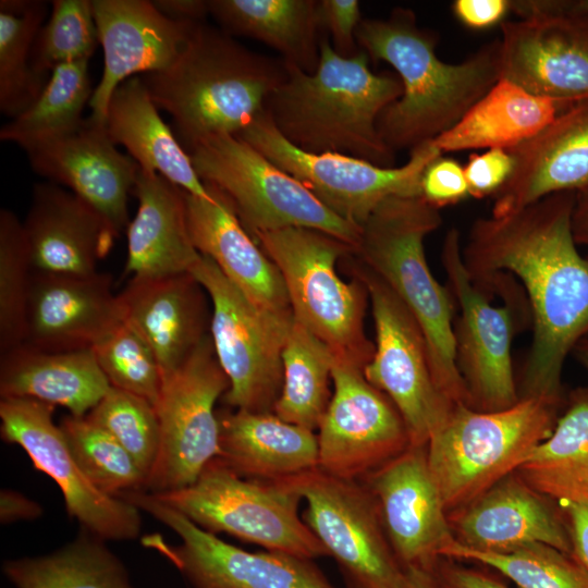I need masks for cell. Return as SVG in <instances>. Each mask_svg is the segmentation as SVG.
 I'll return each instance as SVG.
<instances>
[{
    "mask_svg": "<svg viewBox=\"0 0 588 588\" xmlns=\"http://www.w3.org/2000/svg\"><path fill=\"white\" fill-rule=\"evenodd\" d=\"M448 518L455 541L473 550L505 553L538 542L572 555L562 506L515 471Z\"/></svg>",
    "mask_w": 588,
    "mask_h": 588,
    "instance_id": "cell-24",
    "label": "cell"
},
{
    "mask_svg": "<svg viewBox=\"0 0 588 588\" xmlns=\"http://www.w3.org/2000/svg\"><path fill=\"white\" fill-rule=\"evenodd\" d=\"M561 406L539 397L519 399L495 412L454 403L427 444L429 467L446 513L514 473L552 433Z\"/></svg>",
    "mask_w": 588,
    "mask_h": 588,
    "instance_id": "cell-6",
    "label": "cell"
},
{
    "mask_svg": "<svg viewBox=\"0 0 588 588\" xmlns=\"http://www.w3.org/2000/svg\"><path fill=\"white\" fill-rule=\"evenodd\" d=\"M500 25V78L563 101L588 98V11L578 1H511Z\"/></svg>",
    "mask_w": 588,
    "mask_h": 588,
    "instance_id": "cell-15",
    "label": "cell"
},
{
    "mask_svg": "<svg viewBox=\"0 0 588 588\" xmlns=\"http://www.w3.org/2000/svg\"><path fill=\"white\" fill-rule=\"evenodd\" d=\"M220 460L238 476L274 481L318 468L314 430L274 413L217 409Z\"/></svg>",
    "mask_w": 588,
    "mask_h": 588,
    "instance_id": "cell-30",
    "label": "cell"
},
{
    "mask_svg": "<svg viewBox=\"0 0 588 588\" xmlns=\"http://www.w3.org/2000/svg\"><path fill=\"white\" fill-rule=\"evenodd\" d=\"M573 353L575 354L578 362L588 371V336L584 338L577 343V345L573 350Z\"/></svg>",
    "mask_w": 588,
    "mask_h": 588,
    "instance_id": "cell-56",
    "label": "cell"
},
{
    "mask_svg": "<svg viewBox=\"0 0 588 588\" xmlns=\"http://www.w3.org/2000/svg\"><path fill=\"white\" fill-rule=\"evenodd\" d=\"M572 232L577 245L588 247V186L576 192L572 215Z\"/></svg>",
    "mask_w": 588,
    "mask_h": 588,
    "instance_id": "cell-54",
    "label": "cell"
},
{
    "mask_svg": "<svg viewBox=\"0 0 588 588\" xmlns=\"http://www.w3.org/2000/svg\"><path fill=\"white\" fill-rule=\"evenodd\" d=\"M356 39L370 59L389 63L402 83V96L378 119L379 133L394 152L436 139L500 79L499 39L462 62L446 63L436 52L437 34L420 27L407 8L362 20Z\"/></svg>",
    "mask_w": 588,
    "mask_h": 588,
    "instance_id": "cell-2",
    "label": "cell"
},
{
    "mask_svg": "<svg viewBox=\"0 0 588 588\" xmlns=\"http://www.w3.org/2000/svg\"><path fill=\"white\" fill-rule=\"evenodd\" d=\"M369 60L362 49L343 58L322 38L314 73L285 63L286 77L266 107L277 130L307 152L343 154L392 168L395 152L383 142L378 119L403 87L399 76L372 72Z\"/></svg>",
    "mask_w": 588,
    "mask_h": 588,
    "instance_id": "cell-3",
    "label": "cell"
},
{
    "mask_svg": "<svg viewBox=\"0 0 588 588\" xmlns=\"http://www.w3.org/2000/svg\"><path fill=\"white\" fill-rule=\"evenodd\" d=\"M514 169L493 196L502 217L555 193L588 186V98L562 111L534 137L509 150Z\"/></svg>",
    "mask_w": 588,
    "mask_h": 588,
    "instance_id": "cell-25",
    "label": "cell"
},
{
    "mask_svg": "<svg viewBox=\"0 0 588 588\" xmlns=\"http://www.w3.org/2000/svg\"><path fill=\"white\" fill-rule=\"evenodd\" d=\"M86 417L110 433L132 455L147 479L160 443L159 420L154 404L110 385Z\"/></svg>",
    "mask_w": 588,
    "mask_h": 588,
    "instance_id": "cell-44",
    "label": "cell"
},
{
    "mask_svg": "<svg viewBox=\"0 0 588 588\" xmlns=\"http://www.w3.org/2000/svg\"><path fill=\"white\" fill-rule=\"evenodd\" d=\"M2 569L16 588H133L106 540L85 529L52 553L7 560Z\"/></svg>",
    "mask_w": 588,
    "mask_h": 588,
    "instance_id": "cell-36",
    "label": "cell"
},
{
    "mask_svg": "<svg viewBox=\"0 0 588 588\" xmlns=\"http://www.w3.org/2000/svg\"><path fill=\"white\" fill-rule=\"evenodd\" d=\"M120 498L180 538L174 544L151 534L142 538V544L174 565L192 588H335L314 560L269 550H243L143 490Z\"/></svg>",
    "mask_w": 588,
    "mask_h": 588,
    "instance_id": "cell-14",
    "label": "cell"
},
{
    "mask_svg": "<svg viewBox=\"0 0 588 588\" xmlns=\"http://www.w3.org/2000/svg\"><path fill=\"white\" fill-rule=\"evenodd\" d=\"M91 5L105 65L88 103L89 118L105 124L117 87L130 77L171 65L203 22L168 19L146 0H91Z\"/></svg>",
    "mask_w": 588,
    "mask_h": 588,
    "instance_id": "cell-21",
    "label": "cell"
},
{
    "mask_svg": "<svg viewBox=\"0 0 588 588\" xmlns=\"http://www.w3.org/2000/svg\"><path fill=\"white\" fill-rule=\"evenodd\" d=\"M561 506L569 531L572 556L588 572V501Z\"/></svg>",
    "mask_w": 588,
    "mask_h": 588,
    "instance_id": "cell-51",
    "label": "cell"
},
{
    "mask_svg": "<svg viewBox=\"0 0 588 588\" xmlns=\"http://www.w3.org/2000/svg\"><path fill=\"white\" fill-rule=\"evenodd\" d=\"M93 350L111 387L157 405L162 372L152 348L134 326L125 319Z\"/></svg>",
    "mask_w": 588,
    "mask_h": 588,
    "instance_id": "cell-45",
    "label": "cell"
},
{
    "mask_svg": "<svg viewBox=\"0 0 588 588\" xmlns=\"http://www.w3.org/2000/svg\"><path fill=\"white\" fill-rule=\"evenodd\" d=\"M442 223L439 209L421 196L384 199L362 226L354 256L383 280L419 324L432 376L452 402L468 405L455 363L454 298L432 275L424 240Z\"/></svg>",
    "mask_w": 588,
    "mask_h": 588,
    "instance_id": "cell-5",
    "label": "cell"
},
{
    "mask_svg": "<svg viewBox=\"0 0 588 588\" xmlns=\"http://www.w3.org/2000/svg\"><path fill=\"white\" fill-rule=\"evenodd\" d=\"M207 188L210 198L185 192L187 225L196 249L258 307L293 314L274 262L249 236L228 201L212 187Z\"/></svg>",
    "mask_w": 588,
    "mask_h": 588,
    "instance_id": "cell-28",
    "label": "cell"
},
{
    "mask_svg": "<svg viewBox=\"0 0 588 588\" xmlns=\"http://www.w3.org/2000/svg\"><path fill=\"white\" fill-rule=\"evenodd\" d=\"M575 196L555 193L506 216L478 218L462 248L474 285L499 272L522 282L532 341L517 381L519 399L563 404V365L588 336V257L572 232Z\"/></svg>",
    "mask_w": 588,
    "mask_h": 588,
    "instance_id": "cell-1",
    "label": "cell"
},
{
    "mask_svg": "<svg viewBox=\"0 0 588 588\" xmlns=\"http://www.w3.org/2000/svg\"><path fill=\"white\" fill-rule=\"evenodd\" d=\"M362 481L376 499L401 565L431 567L455 539L429 467L427 445H409Z\"/></svg>",
    "mask_w": 588,
    "mask_h": 588,
    "instance_id": "cell-20",
    "label": "cell"
},
{
    "mask_svg": "<svg viewBox=\"0 0 588 588\" xmlns=\"http://www.w3.org/2000/svg\"><path fill=\"white\" fill-rule=\"evenodd\" d=\"M351 267L368 290L376 330L375 353L364 376L395 405L409 444L426 446L454 402L434 382L425 336L407 307L357 258Z\"/></svg>",
    "mask_w": 588,
    "mask_h": 588,
    "instance_id": "cell-16",
    "label": "cell"
},
{
    "mask_svg": "<svg viewBox=\"0 0 588 588\" xmlns=\"http://www.w3.org/2000/svg\"><path fill=\"white\" fill-rule=\"evenodd\" d=\"M514 169V158L506 149H488L471 154L464 166L469 196H494L506 183Z\"/></svg>",
    "mask_w": 588,
    "mask_h": 588,
    "instance_id": "cell-48",
    "label": "cell"
},
{
    "mask_svg": "<svg viewBox=\"0 0 588 588\" xmlns=\"http://www.w3.org/2000/svg\"><path fill=\"white\" fill-rule=\"evenodd\" d=\"M124 320L110 273L33 271L23 344L53 353L88 350Z\"/></svg>",
    "mask_w": 588,
    "mask_h": 588,
    "instance_id": "cell-22",
    "label": "cell"
},
{
    "mask_svg": "<svg viewBox=\"0 0 588 588\" xmlns=\"http://www.w3.org/2000/svg\"><path fill=\"white\" fill-rule=\"evenodd\" d=\"M441 556L488 567L517 588H588V572L572 555L544 543L495 553L473 550L454 540Z\"/></svg>",
    "mask_w": 588,
    "mask_h": 588,
    "instance_id": "cell-40",
    "label": "cell"
},
{
    "mask_svg": "<svg viewBox=\"0 0 588 588\" xmlns=\"http://www.w3.org/2000/svg\"><path fill=\"white\" fill-rule=\"evenodd\" d=\"M53 407L27 397H1L2 440L21 446L34 467L57 483L68 515L81 529L106 541L136 539L142 529L140 511L102 492L87 478L53 421Z\"/></svg>",
    "mask_w": 588,
    "mask_h": 588,
    "instance_id": "cell-18",
    "label": "cell"
},
{
    "mask_svg": "<svg viewBox=\"0 0 588 588\" xmlns=\"http://www.w3.org/2000/svg\"><path fill=\"white\" fill-rule=\"evenodd\" d=\"M151 494L211 534L310 560L328 556L299 515L294 490L279 480L241 477L218 458L192 485Z\"/></svg>",
    "mask_w": 588,
    "mask_h": 588,
    "instance_id": "cell-10",
    "label": "cell"
},
{
    "mask_svg": "<svg viewBox=\"0 0 588 588\" xmlns=\"http://www.w3.org/2000/svg\"><path fill=\"white\" fill-rule=\"evenodd\" d=\"M26 154L33 171L85 200L117 237L126 230L128 195L140 167L117 149L105 124L88 117L74 133Z\"/></svg>",
    "mask_w": 588,
    "mask_h": 588,
    "instance_id": "cell-23",
    "label": "cell"
},
{
    "mask_svg": "<svg viewBox=\"0 0 588 588\" xmlns=\"http://www.w3.org/2000/svg\"><path fill=\"white\" fill-rule=\"evenodd\" d=\"M441 262L460 316L453 323L455 363L464 381L468 406L479 412L512 407L519 401L511 346L516 330L531 320L527 297L515 278L500 279L493 293L505 304L491 305L486 293L471 282L462 257L460 232L452 228L443 240Z\"/></svg>",
    "mask_w": 588,
    "mask_h": 588,
    "instance_id": "cell-9",
    "label": "cell"
},
{
    "mask_svg": "<svg viewBox=\"0 0 588 588\" xmlns=\"http://www.w3.org/2000/svg\"><path fill=\"white\" fill-rule=\"evenodd\" d=\"M574 102L536 96L500 78L433 142L442 154L482 148L510 150L534 137Z\"/></svg>",
    "mask_w": 588,
    "mask_h": 588,
    "instance_id": "cell-33",
    "label": "cell"
},
{
    "mask_svg": "<svg viewBox=\"0 0 588 588\" xmlns=\"http://www.w3.org/2000/svg\"><path fill=\"white\" fill-rule=\"evenodd\" d=\"M515 473L560 505L588 501V389L572 392L552 433Z\"/></svg>",
    "mask_w": 588,
    "mask_h": 588,
    "instance_id": "cell-35",
    "label": "cell"
},
{
    "mask_svg": "<svg viewBox=\"0 0 588 588\" xmlns=\"http://www.w3.org/2000/svg\"><path fill=\"white\" fill-rule=\"evenodd\" d=\"M59 426L75 461L99 490L118 498L144 490L146 474L110 433L86 416H65Z\"/></svg>",
    "mask_w": 588,
    "mask_h": 588,
    "instance_id": "cell-41",
    "label": "cell"
},
{
    "mask_svg": "<svg viewBox=\"0 0 588 588\" xmlns=\"http://www.w3.org/2000/svg\"><path fill=\"white\" fill-rule=\"evenodd\" d=\"M105 126L113 144L124 146L142 170L157 172L187 194L210 198L189 155L164 123L140 75L120 84L111 96Z\"/></svg>",
    "mask_w": 588,
    "mask_h": 588,
    "instance_id": "cell-32",
    "label": "cell"
},
{
    "mask_svg": "<svg viewBox=\"0 0 588 588\" xmlns=\"http://www.w3.org/2000/svg\"><path fill=\"white\" fill-rule=\"evenodd\" d=\"M154 5L168 19L182 22H204L209 14L208 1L154 0Z\"/></svg>",
    "mask_w": 588,
    "mask_h": 588,
    "instance_id": "cell-53",
    "label": "cell"
},
{
    "mask_svg": "<svg viewBox=\"0 0 588 588\" xmlns=\"http://www.w3.org/2000/svg\"><path fill=\"white\" fill-rule=\"evenodd\" d=\"M333 363L330 347L294 319L282 351L283 384L273 413L317 430L332 397Z\"/></svg>",
    "mask_w": 588,
    "mask_h": 588,
    "instance_id": "cell-37",
    "label": "cell"
},
{
    "mask_svg": "<svg viewBox=\"0 0 588 588\" xmlns=\"http://www.w3.org/2000/svg\"><path fill=\"white\" fill-rule=\"evenodd\" d=\"M306 502L302 518L347 588H401L405 569L384 531L376 499L360 480L319 468L280 479Z\"/></svg>",
    "mask_w": 588,
    "mask_h": 588,
    "instance_id": "cell-13",
    "label": "cell"
},
{
    "mask_svg": "<svg viewBox=\"0 0 588 588\" xmlns=\"http://www.w3.org/2000/svg\"><path fill=\"white\" fill-rule=\"evenodd\" d=\"M109 388L93 348L53 353L21 344L0 355L1 397L33 399L85 417Z\"/></svg>",
    "mask_w": 588,
    "mask_h": 588,
    "instance_id": "cell-31",
    "label": "cell"
},
{
    "mask_svg": "<svg viewBox=\"0 0 588 588\" xmlns=\"http://www.w3.org/2000/svg\"><path fill=\"white\" fill-rule=\"evenodd\" d=\"M332 397L318 427V468L332 476L364 480L411 444L392 401L358 366L335 358Z\"/></svg>",
    "mask_w": 588,
    "mask_h": 588,
    "instance_id": "cell-19",
    "label": "cell"
},
{
    "mask_svg": "<svg viewBox=\"0 0 588 588\" xmlns=\"http://www.w3.org/2000/svg\"><path fill=\"white\" fill-rule=\"evenodd\" d=\"M186 151L199 179L228 201L249 234L307 228L357 246L360 226L336 216L238 136H210Z\"/></svg>",
    "mask_w": 588,
    "mask_h": 588,
    "instance_id": "cell-8",
    "label": "cell"
},
{
    "mask_svg": "<svg viewBox=\"0 0 588 588\" xmlns=\"http://www.w3.org/2000/svg\"><path fill=\"white\" fill-rule=\"evenodd\" d=\"M156 407L160 443L143 491L163 493L192 485L219 455L217 401L229 389L210 333L188 359L162 379Z\"/></svg>",
    "mask_w": 588,
    "mask_h": 588,
    "instance_id": "cell-17",
    "label": "cell"
},
{
    "mask_svg": "<svg viewBox=\"0 0 588 588\" xmlns=\"http://www.w3.org/2000/svg\"><path fill=\"white\" fill-rule=\"evenodd\" d=\"M22 223L33 271L94 273L117 238L90 205L51 182L34 186Z\"/></svg>",
    "mask_w": 588,
    "mask_h": 588,
    "instance_id": "cell-27",
    "label": "cell"
},
{
    "mask_svg": "<svg viewBox=\"0 0 588 588\" xmlns=\"http://www.w3.org/2000/svg\"><path fill=\"white\" fill-rule=\"evenodd\" d=\"M132 194L138 207L125 230L127 256L123 277L189 272L201 254L189 234L185 192L159 173L140 169Z\"/></svg>",
    "mask_w": 588,
    "mask_h": 588,
    "instance_id": "cell-29",
    "label": "cell"
},
{
    "mask_svg": "<svg viewBox=\"0 0 588 588\" xmlns=\"http://www.w3.org/2000/svg\"><path fill=\"white\" fill-rule=\"evenodd\" d=\"M44 510L41 505L27 498L23 493L2 489L0 492V522L1 524H12L20 520H33L41 516Z\"/></svg>",
    "mask_w": 588,
    "mask_h": 588,
    "instance_id": "cell-52",
    "label": "cell"
},
{
    "mask_svg": "<svg viewBox=\"0 0 588 588\" xmlns=\"http://www.w3.org/2000/svg\"><path fill=\"white\" fill-rule=\"evenodd\" d=\"M580 5L588 11V0H579Z\"/></svg>",
    "mask_w": 588,
    "mask_h": 588,
    "instance_id": "cell-57",
    "label": "cell"
},
{
    "mask_svg": "<svg viewBox=\"0 0 588 588\" xmlns=\"http://www.w3.org/2000/svg\"><path fill=\"white\" fill-rule=\"evenodd\" d=\"M32 49L34 71L49 77L59 65L89 60L99 42L89 0H54Z\"/></svg>",
    "mask_w": 588,
    "mask_h": 588,
    "instance_id": "cell-43",
    "label": "cell"
},
{
    "mask_svg": "<svg viewBox=\"0 0 588 588\" xmlns=\"http://www.w3.org/2000/svg\"><path fill=\"white\" fill-rule=\"evenodd\" d=\"M253 237L279 269L294 319L326 343L335 358L364 370L375 353L364 326L368 290L357 275L346 282L336 272L338 260L355 248L307 228Z\"/></svg>",
    "mask_w": 588,
    "mask_h": 588,
    "instance_id": "cell-7",
    "label": "cell"
},
{
    "mask_svg": "<svg viewBox=\"0 0 588 588\" xmlns=\"http://www.w3.org/2000/svg\"><path fill=\"white\" fill-rule=\"evenodd\" d=\"M47 13L45 1H0V111L11 119L37 100L49 79L37 74L30 62Z\"/></svg>",
    "mask_w": 588,
    "mask_h": 588,
    "instance_id": "cell-39",
    "label": "cell"
},
{
    "mask_svg": "<svg viewBox=\"0 0 588 588\" xmlns=\"http://www.w3.org/2000/svg\"><path fill=\"white\" fill-rule=\"evenodd\" d=\"M89 60L57 66L37 100L0 130V139L19 145L26 152L77 131L94 89Z\"/></svg>",
    "mask_w": 588,
    "mask_h": 588,
    "instance_id": "cell-38",
    "label": "cell"
},
{
    "mask_svg": "<svg viewBox=\"0 0 588 588\" xmlns=\"http://www.w3.org/2000/svg\"><path fill=\"white\" fill-rule=\"evenodd\" d=\"M443 588H510L499 579L495 572L469 566L462 561L440 556L431 566Z\"/></svg>",
    "mask_w": 588,
    "mask_h": 588,
    "instance_id": "cell-49",
    "label": "cell"
},
{
    "mask_svg": "<svg viewBox=\"0 0 588 588\" xmlns=\"http://www.w3.org/2000/svg\"><path fill=\"white\" fill-rule=\"evenodd\" d=\"M33 268L23 223L0 210V355L25 341Z\"/></svg>",
    "mask_w": 588,
    "mask_h": 588,
    "instance_id": "cell-42",
    "label": "cell"
},
{
    "mask_svg": "<svg viewBox=\"0 0 588 588\" xmlns=\"http://www.w3.org/2000/svg\"><path fill=\"white\" fill-rule=\"evenodd\" d=\"M510 11L509 0H455L452 3V12L457 21L473 30L501 25Z\"/></svg>",
    "mask_w": 588,
    "mask_h": 588,
    "instance_id": "cell-50",
    "label": "cell"
},
{
    "mask_svg": "<svg viewBox=\"0 0 588 588\" xmlns=\"http://www.w3.org/2000/svg\"><path fill=\"white\" fill-rule=\"evenodd\" d=\"M235 136L295 177L336 216L360 228L384 199L421 196V175L442 155L433 140L412 149L407 162L397 168L343 154L307 152L277 130L267 110Z\"/></svg>",
    "mask_w": 588,
    "mask_h": 588,
    "instance_id": "cell-12",
    "label": "cell"
},
{
    "mask_svg": "<svg viewBox=\"0 0 588 588\" xmlns=\"http://www.w3.org/2000/svg\"><path fill=\"white\" fill-rule=\"evenodd\" d=\"M421 197L436 208L456 204L469 196L464 167L442 155L425 169L420 180Z\"/></svg>",
    "mask_w": 588,
    "mask_h": 588,
    "instance_id": "cell-46",
    "label": "cell"
},
{
    "mask_svg": "<svg viewBox=\"0 0 588 588\" xmlns=\"http://www.w3.org/2000/svg\"><path fill=\"white\" fill-rule=\"evenodd\" d=\"M286 74L283 60L256 53L203 22L171 65L140 76L188 150L210 136L238 135L266 110Z\"/></svg>",
    "mask_w": 588,
    "mask_h": 588,
    "instance_id": "cell-4",
    "label": "cell"
},
{
    "mask_svg": "<svg viewBox=\"0 0 588 588\" xmlns=\"http://www.w3.org/2000/svg\"><path fill=\"white\" fill-rule=\"evenodd\" d=\"M401 588H443L431 567H405Z\"/></svg>",
    "mask_w": 588,
    "mask_h": 588,
    "instance_id": "cell-55",
    "label": "cell"
},
{
    "mask_svg": "<svg viewBox=\"0 0 588 588\" xmlns=\"http://www.w3.org/2000/svg\"><path fill=\"white\" fill-rule=\"evenodd\" d=\"M209 14L230 36H245L275 49L282 60L314 73L320 58L319 1L209 0Z\"/></svg>",
    "mask_w": 588,
    "mask_h": 588,
    "instance_id": "cell-34",
    "label": "cell"
},
{
    "mask_svg": "<svg viewBox=\"0 0 588 588\" xmlns=\"http://www.w3.org/2000/svg\"><path fill=\"white\" fill-rule=\"evenodd\" d=\"M119 296L125 319L152 348L162 379L210 333L209 296L191 272L131 278Z\"/></svg>",
    "mask_w": 588,
    "mask_h": 588,
    "instance_id": "cell-26",
    "label": "cell"
},
{
    "mask_svg": "<svg viewBox=\"0 0 588 588\" xmlns=\"http://www.w3.org/2000/svg\"><path fill=\"white\" fill-rule=\"evenodd\" d=\"M319 21L321 28L330 34V42L338 54L351 58L360 50L356 39L357 28L362 22L357 0L319 1Z\"/></svg>",
    "mask_w": 588,
    "mask_h": 588,
    "instance_id": "cell-47",
    "label": "cell"
},
{
    "mask_svg": "<svg viewBox=\"0 0 588 588\" xmlns=\"http://www.w3.org/2000/svg\"><path fill=\"white\" fill-rule=\"evenodd\" d=\"M211 303L210 335L229 379L222 396L234 409L273 413L283 384L282 351L294 321L252 303L207 256L189 271Z\"/></svg>",
    "mask_w": 588,
    "mask_h": 588,
    "instance_id": "cell-11",
    "label": "cell"
}]
</instances>
